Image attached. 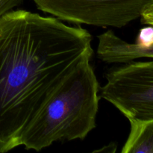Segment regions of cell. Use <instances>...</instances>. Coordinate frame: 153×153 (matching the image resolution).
<instances>
[{
    "mask_svg": "<svg viewBox=\"0 0 153 153\" xmlns=\"http://www.w3.org/2000/svg\"><path fill=\"white\" fill-rule=\"evenodd\" d=\"M91 41L88 30L55 16L12 10L0 17V153L13 149L63 80L93 57Z\"/></svg>",
    "mask_w": 153,
    "mask_h": 153,
    "instance_id": "1",
    "label": "cell"
},
{
    "mask_svg": "<svg viewBox=\"0 0 153 153\" xmlns=\"http://www.w3.org/2000/svg\"><path fill=\"white\" fill-rule=\"evenodd\" d=\"M91 58H84L63 80L21 131L13 149L22 146L39 152L55 142L84 140L96 128L100 87Z\"/></svg>",
    "mask_w": 153,
    "mask_h": 153,
    "instance_id": "2",
    "label": "cell"
},
{
    "mask_svg": "<svg viewBox=\"0 0 153 153\" xmlns=\"http://www.w3.org/2000/svg\"><path fill=\"white\" fill-rule=\"evenodd\" d=\"M105 79L100 98L128 120L153 118V60L119 64L109 69Z\"/></svg>",
    "mask_w": 153,
    "mask_h": 153,
    "instance_id": "3",
    "label": "cell"
},
{
    "mask_svg": "<svg viewBox=\"0 0 153 153\" xmlns=\"http://www.w3.org/2000/svg\"><path fill=\"white\" fill-rule=\"evenodd\" d=\"M39 10L77 25L123 28L140 17L153 0H32Z\"/></svg>",
    "mask_w": 153,
    "mask_h": 153,
    "instance_id": "4",
    "label": "cell"
},
{
    "mask_svg": "<svg viewBox=\"0 0 153 153\" xmlns=\"http://www.w3.org/2000/svg\"><path fill=\"white\" fill-rule=\"evenodd\" d=\"M97 37V57L106 64H125L141 58L153 59V45L140 47L135 43H129L112 30H108Z\"/></svg>",
    "mask_w": 153,
    "mask_h": 153,
    "instance_id": "5",
    "label": "cell"
},
{
    "mask_svg": "<svg viewBox=\"0 0 153 153\" xmlns=\"http://www.w3.org/2000/svg\"><path fill=\"white\" fill-rule=\"evenodd\" d=\"M130 133L122 153H153V118L129 120Z\"/></svg>",
    "mask_w": 153,
    "mask_h": 153,
    "instance_id": "6",
    "label": "cell"
},
{
    "mask_svg": "<svg viewBox=\"0 0 153 153\" xmlns=\"http://www.w3.org/2000/svg\"><path fill=\"white\" fill-rule=\"evenodd\" d=\"M135 44L140 47H147L153 45V27L148 25L139 31Z\"/></svg>",
    "mask_w": 153,
    "mask_h": 153,
    "instance_id": "7",
    "label": "cell"
},
{
    "mask_svg": "<svg viewBox=\"0 0 153 153\" xmlns=\"http://www.w3.org/2000/svg\"><path fill=\"white\" fill-rule=\"evenodd\" d=\"M24 0H0V17L7 12L14 10Z\"/></svg>",
    "mask_w": 153,
    "mask_h": 153,
    "instance_id": "8",
    "label": "cell"
},
{
    "mask_svg": "<svg viewBox=\"0 0 153 153\" xmlns=\"http://www.w3.org/2000/svg\"><path fill=\"white\" fill-rule=\"evenodd\" d=\"M140 21L143 25L153 27V4L148 6L140 16Z\"/></svg>",
    "mask_w": 153,
    "mask_h": 153,
    "instance_id": "9",
    "label": "cell"
}]
</instances>
